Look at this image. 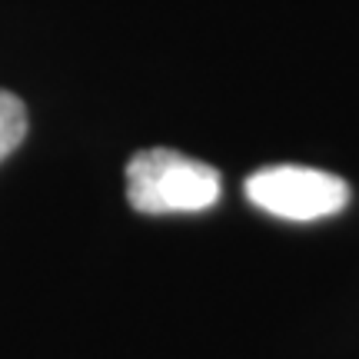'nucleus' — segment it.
Wrapping results in <instances>:
<instances>
[{
    "instance_id": "obj_3",
    "label": "nucleus",
    "mask_w": 359,
    "mask_h": 359,
    "mask_svg": "<svg viewBox=\"0 0 359 359\" xmlns=\"http://www.w3.org/2000/svg\"><path fill=\"white\" fill-rule=\"evenodd\" d=\"M27 137V107L17 93L0 90V163L24 143Z\"/></svg>"
},
{
    "instance_id": "obj_1",
    "label": "nucleus",
    "mask_w": 359,
    "mask_h": 359,
    "mask_svg": "<svg viewBox=\"0 0 359 359\" xmlns=\"http://www.w3.org/2000/svg\"><path fill=\"white\" fill-rule=\"evenodd\" d=\"M127 200L137 213H200L219 200V170L167 147L143 150L127 163Z\"/></svg>"
},
{
    "instance_id": "obj_2",
    "label": "nucleus",
    "mask_w": 359,
    "mask_h": 359,
    "mask_svg": "<svg viewBox=\"0 0 359 359\" xmlns=\"http://www.w3.org/2000/svg\"><path fill=\"white\" fill-rule=\"evenodd\" d=\"M246 196L250 203L266 210L280 219L309 223V219H326L339 213L349 203L346 180L336 173L313 167H263L246 180Z\"/></svg>"
}]
</instances>
